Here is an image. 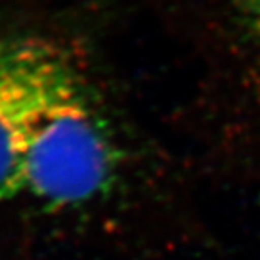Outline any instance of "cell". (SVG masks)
Wrapping results in <instances>:
<instances>
[{
    "mask_svg": "<svg viewBox=\"0 0 260 260\" xmlns=\"http://www.w3.org/2000/svg\"><path fill=\"white\" fill-rule=\"evenodd\" d=\"M60 56L39 39L0 41V200L24 193L27 131Z\"/></svg>",
    "mask_w": 260,
    "mask_h": 260,
    "instance_id": "cell-2",
    "label": "cell"
},
{
    "mask_svg": "<svg viewBox=\"0 0 260 260\" xmlns=\"http://www.w3.org/2000/svg\"><path fill=\"white\" fill-rule=\"evenodd\" d=\"M114 171L109 131L62 54L27 131L24 193L52 207H79L108 191Z\"/></svg>",
    "mask_w": 260,
    "mask_h": 260,
    "instance_id": "cell-1",
    "label": "cell"
},
{
    "mask_svg": "<svg viewBox=\"0 0 260 260\" xmlns=\"http://www.w3.org/2000/svg\"><path fill=\"white\" fill-rule=\"evenodd\" d=\"M242 2L245 5L247 12L250 14V20L260 30V0H242Z\"/></svg>",
    "mask_w": 260,
    "mask_h": 260,
    "instance_id": "cell-3",
    "label": "cell"
}]
</instances>
